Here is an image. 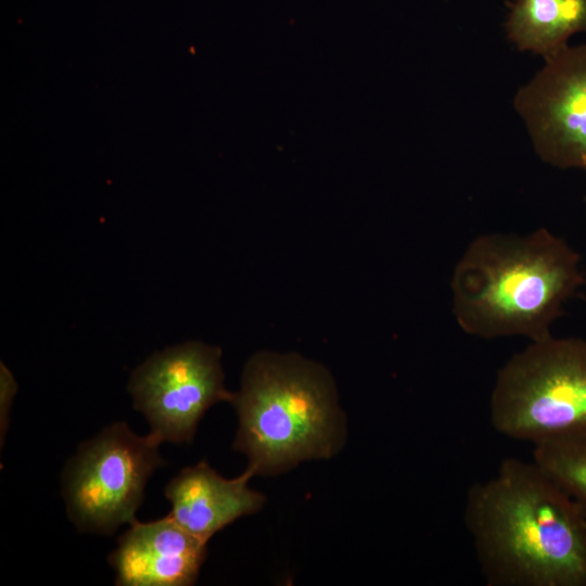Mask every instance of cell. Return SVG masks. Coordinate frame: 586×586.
Listing matches in <instances>:
<instances>
[{"label":"cell","mask_w":586,"mask_h":586,"mask_svg":"<svg viewBox=\"0 0 586 586\" xmlns=\"http://www.w3.org/2000/svg\"><path fill=\"white\" fill-rule=\"evenodd\" d=\"M255 472L247 468L234 479L219 475L205 461L184 468L166 486L168 515L182 528L207 543L234 520L254 513L264 496L247 485Z\"/></svg>","instance_id":"cell-9"},{"label":"cell","mask_w":586,"mask_h":586,"mask_svg":"<svg viewBox=\"0 0 586 586\" xmlns=\"http://www.w3.org/2000/svg\"><path fill=\"white\" fill-rule=\"evenodd\" d=\"M585 201H586V196H585Z\"/></svg>","instance_id":"cell-13"},{"label":"cell","mask_w":586,"mask_h":586,"mask_svg":"<svg viewBox=\"0 0 586 586\" xmlns=\"http://www.w3.org/2000/svg\"><path fill=\"white\" fill-rule=\"evenodd\" d=\"M16 390L15 381L11 372L3 364L1 365V429L7 424L8 411ZM1 430V432H2Z\"/></svg>","instance_id":"cell-12"},{"label":"cell","mask_w":586,"mask_h":586,"mask_svg":"<svg viewBox=\"0 0 586 586\" xmlns=\"http://www.w3.org/2000/svg\"><path fill=\"white\" fill-rule=\"evenodd\" d=\"M205 556L206 543L167 514L144 523L135 519L109 561L120 586H188L195 583Z\"/></svg>","instance_id":"cell-8"},{"label":"cell","mask_w":586,"mask_h":586,"mask_svg":"<svg viewBox=\"0 0 586 586\" xmlns=\"http://www.w3.org/2000/svg\"><path fill=\"white\" fill-rule=\"evenodd\" d=\"M128 390L162 443H190L205 411L233 396L224 386L219 348L200 342L154 354L132 373Z\"/></svg>","instance_id":"cell-6"},{"label":"cell","mask_w":586,"mask_h":586,"mask_svg":"<svg viewBox=\"0 0 586 586\" xmlns=\"http://www.w3.org/2000/svg\"><path fill=\"white\" fill-rule=\"evenodd\" d=\"M231 403L239 417L234 447L255 473L329 458L343 443L344 419L321 367L292 355L258 354L246 365Z\"/></svg>","instance_id":"cell-3"},{"label":"cell","mask_w":586,"mask_h":586,"mask_svg":"<svg viewBox=\"0 0 586 586\" xmlns=\"http://www.w3.org/2000/svg\"><path fill=\"white\" fill-rule=\"evenodd\" d=\"M507 5L508 38L544 60L566 48L572 35L586 33V0H511Z\"/></svg>","instance_id":"cell-10"},{"label":"cell","mask_w":586,"mask_h":586,"mask_svg":"<svg viewBox=\"0 0 586 586\" xmlns=\"http://www.w3.org/2000/svg\"><path fill=\"white\" fill-rule=\"evenodd\" d=\"M162 442L115 423L79 447L64 472L67 512L81 531L111 534L131 523L145 484L163 464Z\"/></svg>","instance_id":"cell-5"},{"label":"cell","mask_w":586,"mask_h":586,"mask_svg":"<svg viewBox=\"0 0 586 586\" xmlns=\"http://www.w3.org/2000/svg\"><path fill=\"white\" fill-rule=\"evenodd\" d=\"M513 103L545 163L586 170V44L545 60Z\"/></svg>","instance_id":"cell-7"},{"label":"cell","mask_w":586,"mask_h":586,"mask_svg":"<svg viewBox=\"0 0 586 586\" xmlns=\"http://www.w3.org/2000/svg\"><path fill=\"white\" fill-rule=\"evenodd\" d=\"M533 461L586 513V434L551 438L535 444Z\"/></svg>","instance_id":"cell-11"},{"label":"cell","mask_w":586,"mask_h":586,"mask_svg":"<svg viewBox=\"0 0 586 586\" xmlns=\"http://www.w3.org/2000/svg\"><path fill=\"white\" fill-rule=\"evenodd\" d=\"M464 523L491 586H586V513L536 462L473 485Z\"/></svg>","instance_id":"cell-1"},{"label":"cell","mask_w":586,"mask_h":586,"mask_svg":"<svg viewBox=\"0 0 586 586\" xmlns=\"http://www.w3.org/2000/svg\"><path fill=\"white\" fill-rule=\"evenodd\" d=\"M489 419L533 445L586 434V340L551 335L513 355L497 373Z\"/></svg>","instance_id":"cell-4"},{"label":"cell","mask_w":586,"mask_h":586,"mask_svg":"<svg viewBox=\"0 0 586 586\" xmlns=\"http://www.w3.org/2000/svg\"><path fill=\"white\" fill-rule=\"evenodd\" d=\"M579 260L545 228L525 235L482 234L454 269L455 318L466 333L483 339L545 340L563 303L586 283Z\"/></svg>","instance_id":"cell-2"}]
</instances>
